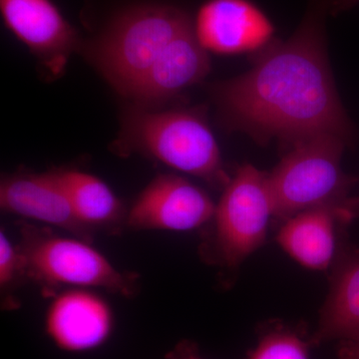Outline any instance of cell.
<instances>
[{"mask_svg":"<svg viewBox=\"0 0 359 359\" xmlns=\"http://www.w3.org/2000/svg\"><path fill=\"white\" fill-rule=\"evenodd\" d=\"M45 332L59 349L85 353L103 346L112 334L114 316L108 302L88 289H70L53 297Z\"/></svg>","mask_w":359,"mask_h":359,"instance_id":"10","label":"cell"},{"mask_svg":"<svg viewBox=\"0 0 359 359\" xmlns=\"http://www.w3.org/2000/svg\"><path fill=\"white\" fill-rule=\"evenodd\" d=\"M271 217L269 174L243 165L224 187L212 218V250L219 263L236 268L261 248Z\"/></svg>","mask_w":359,"mask_h":359,"instance_id":"6","label":"cell"},{"mask_svg":"<svg viewBox=\"0 0 359 359\" xmlns=\"http://www.w3.org/2000/svg\"><path fill=\"white\" fill-rule=\"evenodd\" d=\"M0 11L6 27L52 71L62 68L77 34L51 0H0Z\"/></svg>","mask_w":359,"mask_h":359,"instance_id":"11","label":"cell"},{"mask_svg":"<svg viewBox=\"0 0 359 359\" xmlns=\"http://www.w3.org/2000/svg\"><path fill=\"white\" fill-rule=\"evenodd\" d=\"M339 359H359V335L354 339L344 340Z\"/></svg>","mask_w":359,"mask_h":359,"instance_id":"18","label":"cell"},{"mask_svg":"<svg viewBox=\"0 0 359 359\" xmlns=\"http://www.w3.org/2000/svg\"><path fill=\"white\" fill-rule=\"evenodd\" d=\"M4 211L72 231L87 241L89 230L78 221L57 172L7 177L0 185Z\"/></svg>","mask_w":359,"mask_h":359,"instance_id":"12","label":"cell"},{"mask_svg":"<svg viewBox=\"0 0 359 359\" xmlns=\"http://www.w3.org/2000/svg\"><path fill=\"white\" fill-rule=\"evenodd\" d=\"M359 335V250H346L337 259L332 287L320 311L311 344L347 340Z\"/></svg>","mask_w":359,"mask_h":359,"instance_id":"14","label":"cell"},{"mask_svg":"<svg viewBox=\"0 0 359 359\" xmlns=\"http://www.w3.org/2000/svg\"><path fill=\"white\" fill-rule=\"evenodd\" d=\"M192 22L178 7L129 9L113 20L94 45V60L120 93L131 97L167 45Z\"/></svg>","mask_w":359,"mask_h":359,"instance_id":"2","label":"cell"},{"mask_svg":"<svg viewBox=\"0 0 359 359\" xmlns=\"http://www.w3.org/2000/svg\"><path fill=\"white\" fill-rule=\"evenodd\" d=\"M348 143L334 134H321L292 145L269 174L273 217L285 221L318 205L351 199L358 179L344 173L341 158Z\"/></svg>","mask_w":359,"mask_h":359,"instance_id":"3","label":"cell"},{"mask_svg":"<svg viewBox=\"0 0 359 359\" xmlns=\"http://www.w3.org/2000/svg\"><path fill=\"white\" fill-rule=\"evenodd\" d=\"M73 212L88 229L114 223L121 216V203L109 186L93 175L65 170L57 171Z\"/></svg>","mask_w":359,"mask_h":359,"instance_id":"15","label":"cell"},{"mask_svg":"<svg viewBox=\"0 0 359 359\" xmlns=\"http://www.w3.org/2000/svg\"><path fill=\"white\" fill-rule=\"evenodd\" d=\"M247 359H309V344L289 328H273L259 339Z\"/></svg>","mask_w":359,"mask_h":359,"instance_id":"16","label":"cell"},{"mask_svg":"<svg viewBox=\"0 0 359 359\" xmlns=\"http://www.w3.org/2000/svg\"><path fill=\"white\" fill-rule=\"evenodd\" d=\"M22 233L18 247L22 273L43 287H100L125 297L133 294L134 278L118 271L83 238L61 237L28 226Z\"/></svg>","mask_w":359,"mask_h":359,"instance_id":"5","label":"cell"},{"mask_svg":"<svg viewBox=\"0 0 359 359\" xmlns=\"http://www.w3.org/2000/svg\"><path fill=\"white\" fill-rule=\"evenodd\" d=\"M215 211L199 187L176 175H159L135 201L127 224L137 230L191 231L211 221Z\"/></svg>","mask_w":359,"mask_h":359,"instance_id":"7","label":"cell"},{"mask_svg":"<svg viewBox=\"0 0 359 359\" xmlns=\"http://www.w3.org/2000/svg\"><path fill=\"white\" fill-rule=\"evenodd\" d=\"M358 216V198L304 210L283 221L276 241L302 266L325 271L334 262L340 231Z\"/></svg>","mask_w":359,"mask_h":359,"instance_id":"9","label":"cell"},{"mask_svg":"<svg viewBox=\"0 0 359 359\" xmlns=\"http://www.w3.org/2000/svg\"><path fill=\"white\" fill-rule=\"evenodd\" d=\"M125 145L140 150L167 166L224 187V172L218 143L200 117L187 111H137L126 120Z\"/></svg>","mask_w":359,"mask_h":359,"instance_id":"4","label":"cell"},{"mask_svg":"<svg viewBox=\"0 0 359 359\" xmlns=\"http://www.w3.org/2000/svg\"><path fill=\"white\" fill-rule=\"evenodd\" d=\"M193 25L201 46L223 55L261 50L268 47L276 30L252 0H205Z\"/></svg>","mask_w":359,"mask_h":359,"instance_id":"8","label":"cell"},{"mask_svg":"<svg viewBox=\"0 0 359 359\" xmlns=\"http://www.w3.org/2000/svg\"><path fill=\"white\" fill-rule=\"evenodd\" d=\"M22 273L20 249L11 243L6 231L0 233V285L8 287Z\"/></svg>","mask_w":359,"mask_h":359,"instance_id":"17","label":"cell"},{"mask_svg":"<svg viewBox=\"0 0 359 359\" xmlns=\"http://www.w3.org/2000/svg\"><path fill=\"white\" fill-rule=\"evenodd\" d=\"M183 359H202V358H198V356H195V355H189V356H187V358H183Z\"/></svg>","mask_w":359,"mask_h":359,"instance_id":"20","label":"cell"},{"mask_svg":"<svg viewBox=\"0 0 359 359\" xmlns=\"http://www.w3.org/2000/svg\"><path fill=\"white\" fill-rule=\"evenodd\" d=\"M207 51L201 46L193 22L171 40L131 98L155 102L198 83L210 72Z\"/></svg>","mask_w":359,"mask_h":359,"instance_id":"13","label":"cell"},{"mask_svg":"<svg viewBox=\"0 0 359 359\" xmlns=\"http://www.w3.org/2000/svg\"><path fill=\"white\" fill-rule=\"evenodd\" d=\"M327 0H316L289 39L271 45L252 69L212 88L224 121L266 143L292 145L321 134L353 143L355 132L340 101L325 48Z\"/></svg>","mask_w":359,"mask_h":359,"instance_id":"1","label":"cell"},{"mask_svg":"<svg viewBox=\"0 0 359 359\" xmlns=\"http://www.w3.org/2000/svg\"><path fill=\"white\" fill-rule=\"evenodd\" d=\"M358 2L359 0H330L328 7H330L332 13H339L340 11L351 8Z\"/></svg>","mask_w":359,"mask_h":359,"instance_id":"19","label":"cell"}]
</instances>
